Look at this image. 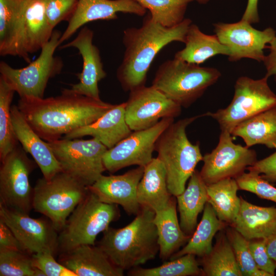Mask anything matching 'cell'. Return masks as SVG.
<instances>
[{
  "label": "cell",
  "mask_w": 276,
  "mask_h": 276,
  "mask_svg": "<svg viewBox=\"0 0 276 276\" xmlns=\"http://www.w3.org/2000/svg\"><path fill=\"white\" fill-rule=\"evenodd\" d=\"M112 104L64 89L47 98H20L17 107L35 132L47 142L95 122Z\"/></svg>",
  "instance_id": "6da1fadb"
},
{
  "label": "cell",
  "mask_w": 276,
  "mask_h": 276,
  "mask_svg": "<svg viewBox=\"0 0 276 276\" xmlns=\"http://www.w3.org/2000/svg\"><path fill=\"white\" fill-rule=\"evenodd\" d=\"M192 23L185 18L173 27H165L147 15L139 28L124 31L125 52L117 69V77L122 88L131 91L145 85L151 64L158 52L173 41L185 42L189 26Z\"/></svg>",
  "instance_id": "7a4b0ae2"
},
{
  "label": "cell",
  "mask_w": 276,
  "mask_h": 276,
  "mask_svg": "<svg viewBox=\"0 0 276 276\" xmlns=\"http://www.w3.org/2000/svg\"><path fill=\"white\" fill-rule=\"evenodd\" d=\"M154 215L151 209L141 207L127 225L120 228L109 227L104 231L97 246L124 271L154 259L159 249Z\"/></svg>",
  "instance_id": "3957f363"
},
{
  "label": "cell",
  "mask_w": 276,
  "mask_h": 276,
  "mask_svg": "<svg viewBox=\"0 0 276 276\" xmlns=\"http://www.w3.org/2000/svg\"><path fill=\"white\" fill-rule=\"evenodd\" d=\"M202 117H205V113L173 122L156 142L157 157L165 167L169 191L175 197L185 190L197 164L202 160L199 144H193L186 134L187 127Z\"/></svg>",
  "instance_id": "277c9868"
},
{
  "label": "cell",
  "mask_w": 276,
  "mask_h": 276,
  "mask_svg": "<svg viewBox=\"0 0 276 276\" xmlns=\"http://www.w3.org/2000/svg\"><path fill=\"white\" fill-rule=\"evenodd\" d=\"M221 76L216 68L201 66L174 58L159 66L152 85L181 107H188Z\"/></svg>",
  "instance_id": "5b68a950"
},
{
  "label": "cell",
  "mask_w": 276,
  "mask_h": 276,
  "mask_svg": "<svg viewBox=\"0 0 276 276\" xmlns=\"http://www.w3.org/2000/svg\"><path fill=\"white\" fill-rule=\"evenodd\" d=\"M120 216L118 205L102 202L89 191L58 233V254L82 245H95L97 236Z\"/></svg>",
  "instance_id": "8992f818"
},
{
  "label": "cell",
  "mask_w": 276,
  "mask_h": 276,
  "mask_svg": "<svg viewBox=\"0 0 276 276\" xmlns=\"http://www.w3.org/2000/svg\"><path fill=\"white\" fill-rule=\"evenodd\" d=\"M33 190V209L49 219L58 232L89 193L87 186L62 171L51 179H38Z\"/></svg>",
  "instance_id": "52a82bcc"
},
{
  "label": "cell",
  "mask_w": 276,
  "mask_h": 276,
  "mask_svg": "<svg viewBox=\"0 0 276 276\" xmlns=\"http://www.w3.org/2000/svg\"><path fill=\"white\" fill-rule=\"evenodd\" d=\"M61 35L59 31H54L49 41L41 49L39 56L25 67L15 68L1 61V77L20 98H43L49 80L61 73L63 63L54 54L60 44Z\"/></svg>",
  "instance_id": "ba28073f"
},
{
  "label": "cell",
  "mask_w": 276,
  "mask_h": 276,
  "mask_svg": "<svg viewBox=\"0 0 276 276\" xmlns=\"http://www.w3.org/2000/svg\"><path fill=\"white\" fill-rule=\"evenodd\" d=\"M268 78L253 79L247 76L237 79L230 104L215 112H208L218 123L221 131L231 133L244 121L270 108L276 107V95L268 84Z\"/></svg>",
  "instance_id": "9c48e42d"
},
{
  "label": "cell",
  "mask_w": 276,
  "mask_h": 276,
  "mask_svg": "<svg viewBox=\"0 0 276 276\" xmlns=\"http://www.w3.org/2000/svg\"><path fill=\"white\" fill-rule=\"evenodd\" d=\"M48 143L62 171L87 187L106 171L103 156L108 149L95 138L87 140L61 138Z\"/></svg>",
  "instance_id": "30bf717a"
},
{
  "label": "cell",
  "mask_w": 276,
  "mask_h": 276,
  "mask_svg": "<svg viewBox=\"0 0 276 276\" xmlns=\"http://www.w3.org/2000/svg\"><path fill=\"white\" fill-rule=\"evenodd\" d=\"M27 153L18 144L1 162L0 203L29 214L33 209L34 191L29 175L37 165Z\"/></svg>",
  "instance_id": "8fae6325"
},
{
  "label": "cell",
  "mask_w": 276,
  "mask_h": 276,
  "mask_svg": "<svg viewBox=\"0 0 276 276\" xmlns=\"http://www.w3.org/2000/svg\"><path fill=\"white\" fill-rule=\"evenodd\" d=\"M53 30L45 16L43 0H27L13 35L0 55L18 56L30 63L29 54L41 50Z\"/></svg>",
  "instance_id": "7c38bea8"
},
{
  "label": "cell",
  "mask_w": 276,
  "mask_h": 276,
  "mask_svg": "<svg viewBox=\"0 0 276 276\" xmlns=\"http://www.w3.org/2000/svg\"><path fill=\"white\" fill-rule=\"evenodd\" d=\"M174 120L163 118L150 128L133 131L114 147L107 149L103 156L105 170L113 173L132 165L145 167L153 158L157 141Z\"/></svg>",
  "instance_id": "4fadbf2b"
},
{
  "label": "cell",
  "mask_w": 276,
  "mask_h": 276,
  "mask_svg": "<svg viewBox=\"0 0 276 276\" xmlns=\"http://www.w3.org/2000/svg\"><path fill=\"white\" fill-rule=\"evenodd\" d=\"M257 160L254 150L235 144L229 132L221 131L217 146L203 156V165L199 172L208 185L227 178H235Z\"/></svg>",
  "instance_id": "5bb4252c"
},
{
  "label": "cell",
  "mask_w": 276,
  "mask_h": 276,
  "mask_svg": "<svg viewBox=\"0 0 276 276\" xmlns=\"http://www.w3.org/2000/svg\"><path fill=\"white\" fill-rule=\"evenodd\" d=\"M130 92L125 102L126 122L132 131L150 128L161 119L180 115L181 106L152 85Z\"/></svg>",
  "instance_id": "9a60e30c"
},
{
  "label": "cell",
  "mask_w": 276,
  "mask_h": 276,
  "mask_svg": "<svg viewBox=\"0 0 276 276\" xmlns=\"http://www.w3.org/2000/svg\"><path fill=\"white\" fill-rule=\"evenodd\" d=\"M0 219L11 229L26 252L58 254V233L45 216L33 218L0 203Z\"/></svg>",
  "instance_id": "2e32d148"
},
{
  "label": "cell",
  "mask_w": 276,
  "mask_h": 276,
  "mask_svg": "<svg viewBox=\"0 0 276 276\" xmlns=\"http://www.w3.org/2000/svg\"><path fill=\"white\" fill-rule=\"evenodd\" d=\"M213 25L215 35L229 50L228 60L232 62L242 58L263 62L265 56L264 49L276 36L275 31L271 27L259 30L241 19L234 23L217 22Z\"/></svg>",
  "instance_id": "e0dca14e"
},
{
  "label": "cell",
  "mask_w": 276,
  "mask_h": 276,
  "mask_svg": "<svg viewBox=\"0 0 276 276\" xmlns=\"http://www.w3.org/2000/svg\"><path fill=\"white\" fill-rule=\"evenodd\" d=\"M144 171V167L138 166L121 175H102L87 187L101 201L121 205L129 215L136 216L141 209L136 192Z\"/></svg>",
  "instance_id": "ac0fdd59"
},
{
  "label": "cell",
  "mask_w": 276,
  "mask_h": 276,
  "mask_svg": "<svg viewBox=\"0 0 276 276\" xmlns=\"http://www.w3.org/2000/svg\"><path fill=\"white\" fill-rule=\"evenodd\" d=\"M94 35L93 30L83 27L74 39L60 48H76L82 58V70L77 74L79 82L72 84L71 89L80 95L101 100L98 83L106 76V73L100 51L93 43Z\"/></svg>",
  "instance_id": "d6986e66"
},
{
  "label": "cell",
  "mask_w": 276,
  "mask_h": 276,
  "mask_svg": "<svg viewBox=\"0 0 276 276\" xmlns=\"http://www.w3.org/2000/svg\"><path fill=\"white\" fill-rule=\"evenodd\" d=\"M118 12L143 16L146 9L135 0H79L61 36L60 44L68 39L85 24L97 20L117 19Z\"/></svg>",
  "instance_id": "ffe728a7"
},
{
  "label": "cell",
  "mask_w": 276,
  "mask_h": 276,
  "mask_svg": "<svg viewBox=\"0 0 276 276\" xmlns=\"http://www.w3.org/2000/svg\"><path fill=\"white\" fill-rule=\"evenodd\" d=\"M11 114L17 141L25 151L32 156L43 177L49 179L62 171V168L48 142L43 141L35 132L17 105L11 106Z\"/></svg>",
  "instance_id": "44dd1931"
},
{
  "label": "cell",
  "mask_w": 276,
  "mask_h": 276,
  "mask_svg": "<svg viewBox=\"0 0 276 276\" xmlns=\"http://www.w3.org/2000/svg\"><path fill=\"white\" fill-rule=\"evenodd\" d=\"M58 261L77 276H123L124 271L117 267L98 246L82 245L59 254Z\"/></svg>",
  "instance_id": "7402d4cb"
},
{
  "label": "cell",
  "mask_w": 276,
  "mask_h": 276,
  "mask_svg": "<svg viewBox=\"0 0 276 276\" xmlns=\"http://www.w3.org/2000/svg\"><path fill=\"white\" fill-rule=\"evenodd\" d=\"M125 102L114 104L113 107L93 123L79 128L62 138L74 139L91 136L110 149L132 132L125 115Z\"/></svg>",
  "instance_id": "603a6c76"
},
{
  "label": "cell",
  "mask_w": 276,
  "mask_h": 276,
  "mask_svg": "<svg viewBox=\"0 0 276 276\" xmlns=\"http://www.w3.org/2000/svg\"><path fill=\"white\" fill-rule=\"evenodd\" d=\"M136 196L141 207L148 208L154 212L169 204L173 195L168 189L165 167L158 158H153L144 167Z\"/></svg>",
  "instance_id": "cb8c5ba5"
},
{
  "label": "cell",
  "mask_w": 276,
  "mask_h": 276,
  "mask_svg": "<svg viewBox=\"0 0 276 276\" xmlns=\"http://www.w3.org/2000/svg\"><path fill=\"white\" fill-rule=\"evenodd\" d=\"M240 197V207L231 226L245 239H266L276 231V207L260 206Z\"/></svg>",
  "instance_id": "d4e9b609"
},
{
  "label": "cell",
  "mask_w": 276,
  "mask_h": 276,
  "mask_svg": "<svg viewBox=\"0 0 276 276\" xmlns=\"http://www.w3.org/2000/svg\"><path fill=\"white\" fill-rule=\"evenodd\" d=\"M175 198L173 196L166 208L155 212L153 218L157 232L159 256L164 261L170 259L191 238L183 232L180 226Z\"/></svg>",
  "instance_id": "484cf974"
},
{
  "label": "cell",
  "mask_w": 276,
  "mask_h": 276,
  "mask_svg": "<svg viewBox=\"0 0 276 276\" xmlns=\"http://www.w3.org/2000/svg\"><path fill=\"white\" fill-rule=\"evenodd\" d=\"M189 180L187 187L176 198L180 226L186 235L191 237L197 225L198 216L203 210L208 196L207 185L198 170H195Z\"/></svg>",
  "instance_id": "4316f807"
},
{
  "label": "cell",
  "mask_w": 276,
  "mask_h": 276,
  "mask_svg": "<svg viewBox=\"0 0 276 276\" xmlns=\"http://www.w3.org/2000/svg\"><path fill=\"white\" fill-rule=\"evenodd\" d=\"M184 43L185 48L176 52L174 58L191 63L200 65L216 55H230L228 48L220 42L215 34H206L192 23L189 27Z\"/></svg>",
  "instance_id": "83f0119b"
},
{
  "label": "cell",
  "mask_w": 276,
  "mask_h": 276,
  "mask_svg": "<svg viewBox=\"0 0 276 276\" xmlns=\"http://www.w3.org/2000/svg\"><path fill=\"white\" fill-rule=\"evenodd\" d=\"M231 134L242 138L248 148L261 144L276 149V107L244 121Z\"/></svg>",
  "instance_id": "f1b7e54d"
},
{
  "label": "cell",
  "mask_w": 276,
  "mask_h": 276,
  "mask_svg": "<svg viewBox=\"0 0 276 276\" xmlns=\"http://www.w3.org/2000/svg\"><path fill=\"white\" fill-rule=\"evenodd\" d=\"M202 218L187 244L170 258L173 260L187 254H193L200 258L211 251L214 237L224 229L227 224L217 216L211 205L206 202Z\"/></svg>",
  "instance_id": "f546056e"
},
{
  "label": "cell",
  "mask_w": 276,
  "mask_h": 276,
  "mask_svg": "<svg viewBox=\"0 0 276 276\" xmlns=\"http://www.w3.org/2000/svg\"><path fill=\"white\" fill-rule=\"evenodd\" d=\"M236 179L227 178L207 185L208 202L214 209L218 218L231 226L240 207V197Z\"/></svg>",
  "instance_id": "4dcf8cb0"
},
{
  "label": "cell",
  "mask_w": 276,
  "mask_h": 276,
  "mask_svg": "<svg viewBox=\"0 0 276 276\" xmlns=\"http://www.w3.org/2000/svg\"><path fill=\"white\" fill-rule=\"evenodd\" d=\"M210 254L199 262L206 276H242L225 233H219Z\"/></svg>",
  "instance_id": "1f68e13d"
},
{
  "label": "cell",
  "mask_w": 276,
  "mask_h": 276,
  "mask_svg": "<svg viewBox=\"0 0 276 276\" xmlns=\"http://www.w3.org/2000/svg\"><path fill=\"white\" fill-rule=\"evenodd\" d=\"M150 12L153 20L169 28L180 24L185 18L188 4L194 1L201 4L209 0H135Z\"/></svg>",
  "instance_id": "d6a6232c"
},
{
  "label": "cell",
  "mask_w": 276,
  "mask_h": 276,
  "mask_svg": "<svg viewBox=\"0 0 276 276\" xmlns=\"http://www.w3.org/2000/svg\"><path fill=\"white\" fill-rule=\"evenodd\" d=\"M199 263L193 254H187L165 262L160 266L150 268L140 266L128 270L129 276H196L203 275Z\"/></svg>",
  "instance_id": "836d02e7"
},
{
  "label": "cell",
  "mask_w": 276,
  "mask_h": 276,
  "mask_svg": "<svg viewBox=\"0 0 276 276\" xmlns=\"http://www.w3.org/2000/svg\"><path fill=\"white\" fill-rule=\"evenodd\" d=\"M15 91L0 76V160L18 144L12 122L11 103Z\"/></svg>",
  "instance_id": "e575fe53"
},
{
  "label": "cell",
  "mask_w": 276,
  "mask_h": 276,
  "mask_svg": "<svg viewBox=\"0 0 276 276\" xmlns=\"http://www.w3.org/2000/svg\"><path fill=\"white\" fill-rule=\"evenodd\" d=\"M225 233L242 276H270L257 267L250 252L248 240L231 226L227 228Z\"/></svg>",
  "instance_id": "d590c367"
},
{
  "label": "cell",
  "mask_w": 276,
  "mask_h": 276,
  "mask_svg": "<svg viewBox=\"0 0 276 276\" xmlns=\"http://www.w3.org/2000/svg\"><path fill=\"white\" fill-rule=\"evenodd\" d=\"M32 255L25 251L0 250L1 276H35Z\"/></svg>",
  "instance_id": "8d00e7d4"
},
{
  "label": "cell",
  "mask_w": 276,
  "mask_h": 276,
  "mask_svg": "<svg viewBox=\"0 0 276 276\" xmlns=\"http://www.w3.org/2000/svg\"><path fill=\"white\" fill-rule=\"evenodd\" d=\"M27 0H0V50L11 39Z\"/></svg>",
  "instance_id": "74e56055"
},
{
  "label": "cell",
  "mask_w": 276,
  "mask_h": 276,
  "mask_svg": "<svg viewBox=\"0 0 276 276\" xmlns=\"http://www.w3.org/2000/svg\"><path fill=\"white\" fill-rule=\"evenodd\" d=\"M235 179L239 190L248 191L262 199L276 203V188L256 172H244Z\"/></svg>",
  "instance_id": "f35d334b"
},
{
  "label": "cell",
  "mask_w": 276,
  "mask_h": 276,
  "mask_svg": "<svg viewBox=\"0 0 276 276\" xmlns=\"http://www.w3.org/2000/svg\"><path fill=\"white\" fill-rule=\"evenodd\" d=\"M79 0H43L45 14L50 25L54 28L60 22L69 20Z\"/></svg>",
  "instance_id": "ab89813d"
},
{
  "label": "cell",
  "mask_w": 276,
  "mask_h": 276,
  "mask_svg": "<svg viewBox=\"0 0 276 276\" xmlns=\"http://www.w3.org/2000/svg\"><path fill=\"white\" fill-rule=\"evenodd\" d=\"M49 251H42L32 255L34 267L39 269L45 276H77L73 271L55 259Z\"/></svg>",
  "instance_id": "60d3db41"
},
{
  "label": "cell",
  "mask_w": 276,
  "mask_h": 276,
  "mask_svg": "<svg viewBox=\"0 0 276 276\" xmlns=\"http://www.w3.org/2000/svg\"><path fill=\"white\" fill-rule=\"evenodd\" d=\"M248 241L250 252L258 268L270 276L274 275L276 264L267 251L265 239H257Z\"/></svg>",
  "instance_id": "b9f144b4"
},
{
  "label": "cell",
  "mask_w": 276,
  "mask_h": 276,
  "mask_svg": "<svg viewBox=\"0 0 276 276\" xmlns=\"http://www.w3.org/2000/svg\"><path fill=\"white\" fill-rule=\"evenodd\" d=\"M247 170L256 172L271 184L276 185V151L269 156L257 160Z\"/></svg>",
  "instance_id": "7bdbcfd3"
},
{
  "label": "cell",
  "mask_w": 276,
  "mask_h": 276,
  "mask_svg": "<svg viewBox=\"0 0 276 276\" xmlns=\"http://www.w3.org/2000/svg\"><path fill=\"white\" fill-rule=\"evenodd\" d=\"M0 250H14L26 252L10 227L1 219Z\"/></svg>",
  "instance_id": "ee69618b"
},
{
  "label": "cell",
  "mask_w": 276,
  "mask_h": 276,
  "mask_svg": "<svg viewBox=\"0 0 276 276\" xmlns=\"http://www.w3.org/2000/svg\"><path fill=\"white\" fill-rule=\"evenodd\" d=\"M266 49L269 50V53L265 56L263 62L266 70L265 76L269 78L276 74V36L266 45Z\"/></svg>",
  "instance_id": "f6af8a7d"
},
{
  "label": "cell",
  "mask_w": 276,
  "mask_h": 276,
  "mask_svg": "<svg viewBox=\"0 0 276 276\" xmlns=\"http://www.w3.org/2000/svg\"><path fill=\"white\" fill-rule=\"evenodd\" d=\"M258 4V0H248L246 8L241 19L251 24L258 23L260 18Z\"/></svg>",
  "instance_id": "bcb514c9"
},
{
  "label": "cell",
  "mask_w": 276,
  "mask_h": 276,
  "mask_svg": "<svg viewBox=\"0 0 276 276\" xmlns=\"http://www.w3.org/2000/svg\"><path fill=\"white\" fill-rule=\"evenodd\" d=\"M265 239L267 251L276 264V231Z\"/></svg>",
  "instance_id": "7dc6e473"
},
{
  "label": "cell",
  "mask_w": 276,
  "mask_h": 276,
  "mask_svg": "<svg viewBox=\"0 0 276 276\" xmlns=\"http://www.w3.org/2000/svg\"><path fill=\"white\" fill-rule=\"evenodd\" d=\"M274 79L275 82H276V74L274 75Z\"/></svg>",
  "instance_id": "c3c4849f"
}]
</instances>
